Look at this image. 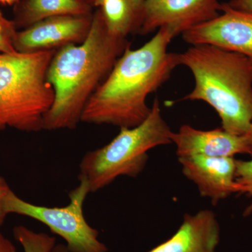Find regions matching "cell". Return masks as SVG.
<instances>
[{
  "mask_svg": "<svg viewBox=\"0 0 252 252\" xmlns=\"http://www.w3.org/2000/svg\"><path fill=\"white\" fill-rule=\"evenodd\" d=\"M178 35L162 27L139 49L127 46L105 80L88 101L81 122L96 125L133 127L148 117L149 94L157 91L180 65L179 54L167 51Z\"/></svg>",
  "mask_w": 252,
  "mask_h": 252,
  "instance_id": "1",
  "label": "cell"
},
{
  "mask_svg": "<svg viewBox=\"0 0 252 252\" xmlns=\"http://www.w3.org/2000/svg\"><path fill=\"white\" fill-rule=\"evenodd\" d=\"M129 45L126 38L109 32L100 10L93 16L85 40L56 50L46 74L54 99L43 130L75 129L88 101Z\"/></svg>",
  "mask_w": 252,
  "mask_h": 252,
  "instance_id": "2",
  "label": "cell"
},
{
  "mask_svg": "<svg viewBox=\"0 0 252 252\" xmlns=\"http://www.w3.org/2000/svg\"><path fill=\"white\" fill-rule=\"evenodd\" d=\"M179 54L195 86L185 100H201L216 111L222 128L236 135L252 123V63L243 55L210 44L192 46Z\"/></svg>",
  "mask_w": 252,
  "mask_h": 252,
  "instance_id": "3",
  "label": "cell"
},
{
  "mask_svg": "<svg viewBox=\"0 0 252 252\" xmlns=\"http://www.w3.org/2000/svg\"><path fill=\"white\" fill-rule=\"evenodd\" d=\"M56 50L0 53V131L43 130L44 116L54 99L46 74Z\"/></svg>",
  "mask_w": 252,
  "mask_h": 252,
  "instance_id": "4",
  "label": "cell"
},
{
  "mask_svg": "<svg viewBox=\"0 0 252 252\" xmlns=\"http://www.w3.org/2000/svg\"><path fill=\"white\" fill-rule=\"evenodd\" d=\"M172 133L156 98L142 124L122 127L109 143L84 155L79 164V176L87 180L91 193L105 188L121 176L136 177L146 166L149 151L171 144Z\"/></svg>",
  "mask_w": 252,
  "mask_h": 252,
  "instance_id": "5",
  "label": "cell"
},
{
  "mask_svg": "<svg viewBox=\"0 0 252 252\" xmlns=\"http://www.w3.org/2000/svg\"><path fill=\"white\" fill-rule=\"evenodd\" d=\"M79 184L69 193L67 206L46 207L28 203L12 190L5 198L6 215L16 214L29 217L46 225L54 234L65 241L69 252H107L108 248L99 240V232L86 221L84 205L90 187L84 177L79 176Z\"/></svg>",
  "mask_w": 252,
  "mask_h": 252,
  "instance_id": "6",
  "label": "cell"
},
{
  "mask_svg": "<svg viewBox=\"0 0 252 252\" xmlns=\"http://www.w3.org/2000/svg\"><path fill=\"white\" fill-rule=\"evenodd\" d=\"M222 14L182 33L192 46L210 44L243 55L252 63V12L222 3Z\"/></svg>",
  "mask_w": 252,
  "mask_h": 252,
  "instance_id": "7",
  "label": "cell"
},
{
  "mask_svg": "<svg viewBox=\"0 0 252 252\" xmlns=\"http://www.w3.org/2000/svg\"><path fill=\"white\" fill-rule=\"evenodd\" d=\"M219 0H144L138 32L148 34L170 27L177 34L220 15Z\"/></svg>",
  "mask_w": 252,
  "mask_h": 252,
  "instance_id": "8",
  "label": "cell"
},
{
  "mask_svg": "<svg viewBox=\"0 0 252 252\" xmlns=\"http://www.w3.org/2000/svg\"><path fill=\"white\" fill-rule=\"evenodd\" d=\"M92 20L91 14L46 18L17 32L13 40L14 49L21 54H31L81 44L89 34Z\"/></svg>",
  "mask_w": 252,
  "mask_h": 252,
  "instance_id": "9",
  "label": "cell"
},
{
  "mask_svg": "<svg viewBox=\"0 0 252 252\" xmlns=\"http://www.w3.org/2000/svg\"><path fill=\"white\" fill-rule=\"evenodd\" d=\"M184 175L198 187L200 195L210 199L212 205L243 188L235 180L236 160L234 157L201 156L179 157Z\"/></svg>",
  "mask_w": 252,
  "mask_h": 252,
  "instance_id": "10",
  "label": "cell"
},
{
  "mask_svg": "<svg viewBox=\"0 0 252 252\" xmlns=\"http://www.w3.org/2000/svg\"><path fill=\"white\" fill-rule=\"evenodd\" d=\"M171 140L177 147L178 158L234 157L236 154L248 153L244 135H233L222 127L201 130L183 125L177 132H172Z\"/></svg>",
  "mask_w": 252,
  "mask_h": 252,
  "instance_id": "11",
  "label": "cell"
},
{
  "mask_svg": "<svg viewBox=\"0 0 252 252\" xmlns=\"http://www.w3.org/2000/svg\"><path fill=\"white\" fill-rule=\"evenodd\" d=\"M220 228L211 210L187 215L177 232L148 252H216Z\"/></svg>",
  "mask_w": 252,
  "mask_h": 252,
  "instance_id": "12",
  "label": "cell"
},
{
  "mask_svg": "<svg viewBox=\"0 0 252 252\" xmlns=\"http://www.w3.org/2000/svg\"><path fill=\"white\" fill-rule=\"evenodd\" d=\"M91 5L81 0H23L18 4L14 21L24 29L54 16L90 15Z\"/></svg>",
  "mask_w": 252,
  "mask_h": 252,
  "instance_id": "13",
  "label": "cell"
},
{
  "mask_svg": "<svg viewBox=\"0 0 252 252\" xmlns=\"http://www.w3.org/2000/svg\"><path fill=\"white\" fill-rule=\"evenodd\" d=\"M99 6L104 22L111 34L126 38L138 23L128 0H104Z\"/></svg>",
  "mask_w": 252,
  "mask_h": 252,
  "instance_id": "14",
  "label": "cell"
},
{
  "mask_svg": "<svg viewBox=\"0 0 252 252\" xmlns=\"http://www.w3.org/2000/svg\"><path fill=\"white\" fill-rule=\"evenodd\" d=\"M13 234L24 252H51L56 245L55 237L41 232L37 233L25 225L15 226Z\"/></svg>",
  "mask_w": 252,
  "mask_h": 252,
  "instance_id": "15",
  "label": "cell"
},
{
  "mask_svg": "<svg viewBox=\"0 0 252 252\" xmlns=\"http://www.w3.org/2000/svg\"><path fill=\"white\" fill-rule=\"evenodd\" d=\"M235 180L243 188L242 193L248 194L252 199V160L248 161L236 160ZM252 213V203L247 207L244 215L248 216Z\"/></svg>",
  "mask_w": 252,
  "mask_h": 252,
  "instance_id": "16",
  "label": "cell"
},
{
  "mask_svg": "<svg viewBox=\"0 0 252 252\" xmlns=\"http://www.w3.org/2000/svg\"><path fill=\"white\" fill-rule=\"evenodd\" d=\"M17 31L14 21L4 17L0 11V53L16 54L13 40Z\"/></svg>",
  "mask_w": 252,
  "mask_h": 252,
  "instance_id": "17",
  "label": "cell"
},
{
  "mask_svg": "<svg viewBox=\"0 0 252 252\" xmlns=\"http://www.w3.org/2000/svg\"><path fill=\"white\" fill-rule=\"evenodd\" d=\"M11 190L9 185L4 177L0 176V226L4 224L6 217L7 216L4 211V204L6 195Z\"/></svg>",
  "mask_w": 252,
  "mask_h": 252,
  "instance_id": "18",
  "label": "cell"
},
{
  "mask_svg": "<svg viewBox=\"0 0 252 252\" xmlns=\"http://www.w3.org/2000/svg\"><path fill=\"white\" fill-rule=\"evenodd\" d=\"M227 4L233 9L252 12V0H230Z\"/></svg>",
  "mask_w": 252,
  "mask_h": 252,
  "instance_id": "19",
  "label": "cell"
},
{
  "mask_svg": "<svg viewBox=\"0 0 252 252\" xmlns=\"http://www.w3.org/2000/svg\"><path fill=\"white\" fill-rule=\"evenodd\" d=\"M0 252H18L14 243L0 232Z\"/></svg>",
  "mask_w": 252,
  "mask_h": 252,
  "instance_id": "20",
  "label": "cell"
},
{
  "mask_svg": "<svg viewBox=\"0 0 252 252\" xmlns=\"http://www.w3.org/2000/svg\"><path fill=\"white\" fill-rule=\"evenodd\" d=\"M129 2L133 9L134 13H135L136 18H137V23H138V31L139 26H140L141 14H142V6L144 0H128Z\"/></svg>",
  "mask_w": 252,
  "mask_h": 252,
  "instance_id": "21",
  "label": "cell"
},
{
  "mask_svg": "<svg viewBox=\"0 0 252 252\" xmlns=\"http://www.w3.org/2000/svg\"><path fill=\"white\" fill-rule=\"evenodd\" d=\"M243 135L245 137V141H246L247 150H248L247 154H250L252 157V123L248 132Z\"/></svg>",
  "mask_w": 252,
  "mask_h": 252,
  "instance_id": "22",
  "label": "cell"
},
{
  "mask_svg": "<svg viewBox=\"0 0 252 252\" xmlns=\"http://www.w3.org/2000/svg\"><path fill=\"white\" fill-rule=\"evenodd\" d=\"M51 252H69L65 245L63 244H56V246Z\"/></svg>",
  "mask_w": 252,
  "mask_h": 252,
  "instance_id": "23",
  "label": "cell"
},
{
  "mask_svg": "<svg viewBox=\"0 0 252 252\" xmlns=\"http://www.w3.org/2000/svg\"><path fill=\"white\" fill-rule=\"evenodd\" d=\"M19 0H0V4L3 5H12L18 4Z\"/></svg>",
  "mask_w": 252,
  "mask_h": 252,
  "instance_id": "24",
  "label": "cell"
},
{
  "mask_svg": "<svg viewBox=\"0 0 252 252\" xmlns=\"http://www.w3.org/2000/svg\"><path fill=\"white\" fill-rule=\"evenodd\" d=\"M84 2L87 3L88 4H94V0H81Z\"/></svg>",
  "mask_w": 252,
  "mask_h": 252,
  "instance_id": "25",
  "label": "cell"
},
{
  "mask_svg": "<svg viewBox=\"0 0 252 252\" xmlns=\"http://www.w3.org/2000/svg\"><path fill=\"white\" fill-rule=\"evenodd\" d=\"M104 0H94V4L95 5H100L101 3Z\"/></svg>",
  "mask_w": 252,
  "mask_h": 252,
  "instance_id": "26",
  "label": "cell"
}]
</instances>
